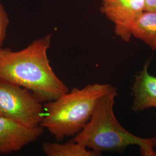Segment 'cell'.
I'll return each mask as SVG.
<instances>
[{
  "label": "cell",
  "instance_id": "8992f818",
  "mask_svg": "<svg viewBox=\"0 0 156 156\" xmlns=\"http://www.w3.org/2000/svg\"><path fill=\"white\" fill-rule=\"evenodd\" d=\"M44 129L42 126L28 127L0 117V154H6L21 150L38 140L44 134Z\"/></svg>",
  "mask_w": 156,
  "mask_h": 156
},
{
  "label": "cell",
  "instance_id": "ba28073f",
  "mask_svg": "<svg viewBox=\"0 0 156 156\" xmlns=\"http://www.w3.org/2000/svg\"><path fill=\"white\" fill-rule=\"evenodd\" d=\"M132 35L156 51V11H144L132 28Z\"/></svg>",
  "mask_w": 156,
  "mask_h": 156
},
{
  "label": "cell",
  "instance_id": "30bf717a",
  "mask_svg": "<svg viewBox=\"0 0 156 156\" xmlns=\"http://www.w3.org/2000/svg\"><path fill=\"white\" fill-rule=\"evenodd\" d=\"M9 25V18L4 6L0 2V49L3 48Z\"/></svg>",
  "mask_w": 156,
  "mask_h": 156
},
{
  "label": "cell",
  "instance_id": "8fae6325",
  "mask_svg": "<svg viewBox=\"0 0 156 156\" xmlns=\"http://www.w3.org/2000/svg\"><path fill=\"white\" fill-rule=\"evenodd\" d=\"M145 11H156V0H146Z\"/></svg>",
  "mask_w": 156,
  "mask_h": 156
},
{
  "label": "cell",
  "instance_id": "3957f363",
  "mask_svg": "<svg viewBox=\"0 0 156 156\" xmlns=\"http://www.w3.org/2000/svg\"><path fill=\"white\" fill-rule=\"evenodd\" d=\"M115 87L110 84H90L73 88L55 100L44 104V117L41 123L58 142L75 136L91 119L101 97Z\"/></svg>",
  "mask_w": 156,
  "mask_h": 156
},
{
  "label": "cell",
  "instance_id": "52a82bcc",
  "mask_svg": "<svg viewBox=\"0 0 156 156\" xmlns=\"http://www.w3.org/2000/svg\"><path fill=\"white\" fill-rule=\"evenodd\" d=\"M151 58H148L142 69L134 76L131 93L133 97L131 109L136 113L151 108L156 109V76L149 73Z\"/></svg>",
  "mask_w": 156,
  "mask_h": 156
},
{
  "label": "cell",
  "instance_id": "7a4b0ae2",
  "mask_svg": "<svg viewBox=\"0 0 156 156\" xmlns=\"http://www.w3.org/2000/svg\"><path fill=\"white\" fill-rule=\"evenodd\" d=\"M117 95L115 87L101 97L89 123L72 140L99 156L102 152L122 153L130 146H136L142 156H156V138L136 136L118 121L114 113Z\"/></svg>",
  "mask_w": 156,
  "mask_h": 156
},
{
  "label": "cell",
  "instance_id": "6da1fadb",
  "mask_svg": "<svg viewBox=\"0 0 156 156\" xmlns=\"http://www.w3.org/2000/svg\"><path fill=\"white\" fill-rule=\"evenodd\" d=\"M52 35L35 39L22 50L0 49V81L28 90L44 104L67 93L68 87L56 75L48 57Z\"/></svg>",
  "mask_w": 156,
  "mask_h": 156
},
{
  "label": "cell",
  "instance_id": "5b68a950",
  "mask_svg": "<svg viewBox=\"0 0 156 156\" xmlns=\"http://www.w3.org/2000/svg\"><path fill=\"white\" fill-rule=\"evenodd\" d=\"M100 11L113 23L115 34L126 42L133 37L132 28L145 11L146 0H101Z\"/></svg>",
  "mask_w": 156,
  "mask_h": 156
},
{
  "label": "cell",
  "instance_id": "277c9868",
  "mask_svg": "<svg viewBox=\"0 0 156 156\" xmlns=\"http://www.w3.org/2000/svg\"><path fill=\"white\" fill-rule=\"evenodd\" d=\"M45 115L42 103L28 90L0 81V117L28 127L41 126Z\"/></svg>",
  "mask_w": 156,
  "mask_h": 156
},
{
  "label": "cell",
  "instance_id": "9c48e42d",
  "mask_svg": "<svg viewBox=\"0 0 156 156\" xmlns=\"http://www.w3.org/2000/svg\"><path fill=\"white\" fill-rule=\"evenodd\" d=\"M42 149L48 156H99L94 152L73 140L66 143L44 142Z\"/></svg>",
  "mask_w": 156,
  "mask_h": 156
}]
</instances>
